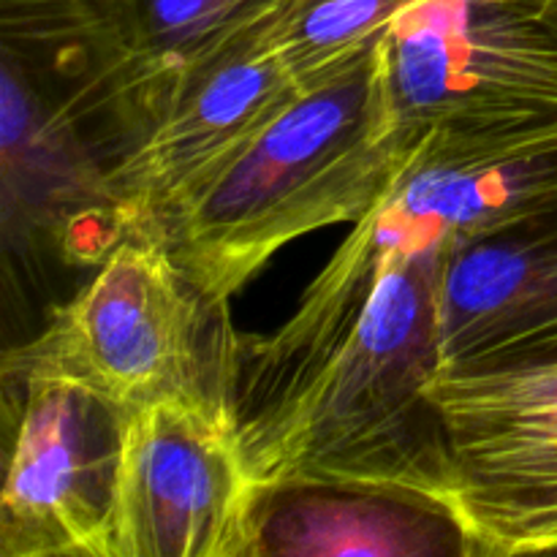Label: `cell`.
Segmentation results:
<instances>
[{
	"label": "cell",
	"mask_w": 557,
	"mask_h": 557,
	"mask_svg": "<svg viewBox=\"0 0 557 557\" xmlns=\"http://www.w3.org/2000/svg\"><path fill=\"white\" fill-rule=\"evenodd\" d=\"M422 136L395 123L381 41L297 92L152 239L201 294L226 305L294 239L357 223L411 163Z\"/></svg>",
	"instance_id": "6da1fadb"
},
{
	"label": "cell",
	"mask_w": 557,
	"mask_h": 557,
	"mask_svg": "<svg viewBox=\"0 0 557 557\" xmlns=\"http://www.w3.org/2000/svg\"><path fill=\"white\" fill-rule=\"evenodd\" d=\"M549 210H557V134L424 136L384 199L354 223L305 288L292 319L264 341H234L226 400L239 441L292 406L313 381L351 335L392 264L428 250H457Z\"/></svg>",
	"instance_id": "7a4b0ae2"
},
{
	"label": "cell",
	"mask_w": 557,
	"mask_h": 557,
	"mask_svg": "<svg viewBox=\"0 0 557 557\" xmlns=\"http://www.w3.org/2000/svg\"><path fill=\"white\" fill-rule=\"evenodd\" d=\"M449 253L428 250L392 264L313 381L264 428L245 435L256 487L364 482L451 506L449 441L433 400Z\"/></svg>",
	"instance_id": "3957f363"
},
{
	"label": "cell",
	"mask_w": 557,
	"mask_h": 557,
	"mask_svg": "<svg viewBox=\"0 0 557 557\" xmlns=\"http://www.w3.org/2000/svg\"><path fill=\"white\" fill-rule=\"evenodd\" d=\"M218 310L166 245L123 237L47 330L5 357V373L76 381L128 411L163 397L226 400L237 337H210Z\"/></svg>",
	"instance_id": "277c9868"
},
{
	"label": "cell",
	"mask_w": 557,
	"mask_h": 557,
	"mask_svg": "<svg viewBox=\"0 0 557 557\" xmlns=\"http://www.w3.org/2000/svg\"><path fill=\"white\" fill-rule=\"evenodd\" d=\"M392 114L413 136L557 134V0H424L381 38Z\"/></svg>",
	"instance_id": "5b68a950"
},
{
	"label": "cell",
	"mask_w": 557,
	"mask_h": 557,
	"mask_svg": "<svg viewBox=\"0 0 557 557\" xmlns=\"http://www.w3.org/2000/svg\"><path fill=\"white\" fill-rule=\"evenodd\" d=\"M259 487L221 397L131 411L109 557H250Z\"/></svg>",
	"instance_id": "8992f818"
},
{
	"label": "cell",
	"mask_w": 557,
	"mask_h": 557,
	"mask_svg": "<svg viewBox=\"0 0 557 557\" xmlns=\"http://www.w3.org/2000/svg\"><path fill=\"white\" fill-rule=\"evenodd\" d=\"M277 11L185 71L150 128L103 169L114 239L152 237L297 98L275 41Z\"/></svg>",
	"instance_id": "52a82bcc"
},
{
	"label": "cell",
	"mask_w": 557,
	"mask_h": 557,
	"mask_svg": "<svg viewBox=\"0 0 557 557\" xmlns=\"http://www.w3.org/2000/svg\"><path fill=\"white\" fill-rule=\"evenodd\" d=\"M455 493L473 557L557 553V359L438 375Z\"/></svg>",
	"instance_id": "ba28073f"
},
{
	"label": "cell",
	"mask_w": 557,
	"mask_h": 557,
	"mask_svg": "<svg viewBox=\"0 0 557 557\" xmlns=\"http://www.w3.org/2000/svg\"><path fill=\"white\" fill-rule=\"evenodd\" d=\"M0 557H109L131 411L58 375H16Z\"/></svg>",
	"instance_id": "9c48e42d"
},
{
	"label": "cell",
	"mask_w": 557,
	"mask_h": 557,
	"mask_svg": "<svg viewBox=\"0 0 557 557\" xmlns=\"http://www.w3.org/2000/svg\"><path fill=\"white\" fill-rule=\"evenodd\" d=\"M557 359V210L451 250L441 292V375Z\"/></svg>",
	"instance_id": "30bf717a"
},
{
	"label": "cell",
	"mask_w": 557,
	"mask_h": 557,
	"mask_svg": "<svg viewBox=\"0 0 557 557\" xmlns=\"http://www.w3.org/2000/svg\"><path fill=\"white\" fill-rule=\"evenodd\" d=\"M261 555H466V525L446 500L364 482L261 487L250 557Z\"/></svg>",
	"instance_id": "8fae6325"
},
{
	"label": "cell",
	"mask_w": 557,
	"mask_h": 557,
	"mask_svg": "<svg viewBox=\"0 0 557 557\" xmlns=\"http://www.w3.org/2000/svg\"><path fill=\"white\" fill-rule=\"evenodd\" d=\"M283 0H82L103 85L139 120V136L174 82L275 14Z\"/></svg>",
	"instance_id": "7c38bea8"
},
{
	"label": "cell",
	"mask_w": 557,
	"mask_h": 557,
	"mask_svg": "<svg viewBox=\"0 0 557 557\" xmlns=\"http://www.w3.org/2000/svg\"><path fill=\"white\" fill-rule=\"evenodd\" d=\"M424 0H283L275 41L299 90L368 54L403 14Z\"/></svg>",
	"instance_id": "4fadbf2b"
}]
</instances>
